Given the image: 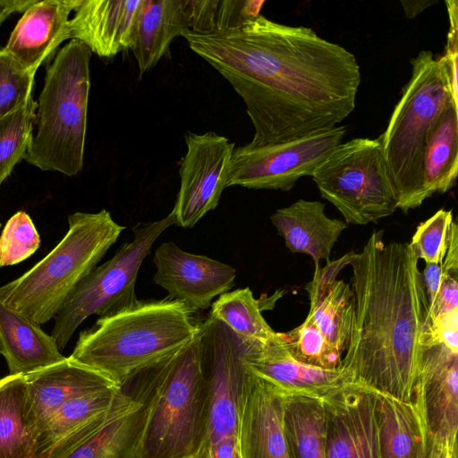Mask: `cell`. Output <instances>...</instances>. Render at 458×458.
<instances>
[{
  "label": "cell",
  "mask_w": 458,
  "mask_h": 458,
  "mask_svg": "<svg viewBox=\"0 0 458 458\" xmlns=\"http://www.w3.org/2000/svg\"><path fill=\"white\" fill-rule=\"evenodd\" d=\"M40 237L29 214L18 211L6 222L0 235V267L13 266L38 249Z\"/></svg>",
  "instance_id": "836d02e7"
},
{
  "label": "cell",
  "mask_w": 458,
  "mask_h": 458,
  "mask_svg": "<svg viewBox=\"0 0 458 458\" xmlns=\"http://www.w3.org/2000/svg\"><path fill=\"white\" fill-rule=\"evenodd\" d=\"M436 1L428 0H402L401 4L403 8L405 16L409 19H412L421 13L428 7L436 4Z\"/></svg>",
  "instance_id": "ee69618b"
},
{
  "label": "cell",
  "mask_w": 458,
  "mask_h": 458,
  "mask_svg": "<svg viewBox=\"0 0 458 458\" xmlns=\"http://www.w3.org/2000/svg\"><path fill=\"white\" fill-rule=\"evenodd\" d=\"M0 354H1V347H0Z\"/></svg>",
  "instance_id": "7dc6e473"
},
{
  "label": "cell",
  "mask_w": 458,
  "mask_h": 458,
  "mask_svg": "<svg viewBox=\"0 0 458 458\" xmlns=\"http://www.w3.org/2000/svg\"><path fill=\"white\" fill-rule=\"evenodd\" d=\"M131 397L132 391L123 386L67 402L38 433L37 458H64L95 434Z\"/></svg>",
  "instance_id": "ac0fdd59"
},
{
  "label": "cell",
  "mask_w": 458,
  "mask_h": 458,
  "mask_svg": "<svg viewBox=\"0 0 458 458\" xmlns=\"http://www.w3.org/2000/svg\"><path fill=\"white\" fill-rule=\"evenodd\" d=\"M24 375L0 378V458H37Z\"/></svg>",
  "instance_id": "83f0119b"
},
{
  "label": "cell",
  "mask_w": 458,
  "mask_h": 458,
  "mask_svg": "<svg viewBox=\"0 0 458 458\" xmlns=\"http://www.w3.org/2000/svg\"><path fill=\"white\" fill-rule=\"evenodd\" d=\"M346 131L338 125L287 141L234 148L227 187L288 191L299 179L313 174Z\"/></svg>",
  "instance_id": "8fae6325"
},
{
  "label": "cell",
  "mask_w": 458,
  "mask_h": 458,
  "mask_svg": "<svg viewBox=\"0 0 458 458\" xmlns=\"http://www.w3.org/2000/svg\"><path fill=\"white\" fill-rule=\"evenodd\" d=\"M427 458H457V445L428 436Z\"/></svg>",
  "instance_id": "7bdbcfd3"
},
{
  "label": "cell",
  "mask_w": 458,
  "mask_h": 458,
  "mask_svg": "<svg viewBox=\"0 0 458 458\" xmlns=\"http://www.w3.org/2000/svg\"><path fill=\"white\" fill-rule=\"evenodd\" d=\"M309 313L327 343L340 353L346 350L354 310L351 285L336 279L333 284L310 301Z\"/></svg>",
  "instance_id": "4dcf8cb0"
},
{
  "label": "cell",
  "mask_w": 458,
  "mask_h": 458,
  "mask_svg": "<svg viewBox=\"0 0 458 458\" xmlns=\"http://www.w3.org/2000/svg\"><path fill=\"white\" fill-rule=\"evenodd\" d=\"M355 254L356 252L352 250L337 259L327 261L324 267H315L312 279L305 285L309 299H315L328 289L337 279L341 270L352 264Z\"/></svg>",
  "instance_id": "f35d334b"
},
{
  "label": "cell",
  "mask_w": 458,
  "mask_h": 458,
  "mask_svg": "<svg viewBox=\"0 0 458 458\" xmlns=\"http://www.w3.org/2000/svg\"><path fill=\"white\" fill-rule=\"evenodd\" d=\"M187 32L184 0H142L129 47L140 77L164 57L176 37Z\"/></svg>",
  "instance_id": "cb8c5ba5"
},
{
  "label": "cell",
  "mask_w": 458,
  "mask_h": 458,
  "mask_svg": "<svg viewBox=\"0 0 458 458\" xmlns=\"http://www.w3.org/2000/svg\"><path fill=\"white\" fill-rule=\"evenodd\" d=\"M182 302L144 300L81 331L71 360L123 387L144 369L171 355L199 331L201 322Z\"/></svg>",
  "instance_id": "3957f363"
},
{
  "label": "cell",
  "mask_w": 458,
  "mask_h": 458,
  "mask_svg": "<svg viewBox=\"0 0 458 458\" xmlns=\"http://www.w3.org/2000/svg\"><path fill=\"white\" fill-rule=\"evenodd\" d=\"M350 266L354 310L340 369L352 385L411 402L430 322L419 259L408 242L374 231Z\"/></svg>",
  "instance_id": "7a4b0ae2"
},
{
  "label": "cell",
  "mask_w": 458,
  "mask_h": 458,
  "mask_svg": "<svg viewBox=\"0 0 458 458\" xmlns=\"http://www.w3.org/2000/svg\"><path fill=\"white\" fill-rule=\"evenodd\" d=\"M183 38L245 104L256 147L332 129L354 110L355 55L312 29L259 15L235 30Z\"/></svg>",
  "instance_id": "6da1fadb"
},
{
  "label": "cell",
  "mask_w": 458,
  "mask_h": 458,
  "mask_svg": "<svg viewBox=\"0 0 458 458\" xmlns=\"http://www.w3.org/2000/svg\"><path fill=\"white\" fill-rule=\"evenodd\" d=\"M281 334L287 351L296 360L324 369L340 368L343 354L327 343L310 313L301 325Z\"/></svg>",
  "instance_id": "d6a6232c"
},
{
  "label": "cell",
  "mask_w": 458,
  "mask_h": 458,
  "mask_svg": "<svg viewBox=\"0 0 458 458\" xmlns=\"http://www.w3.org/2000/svg\"><path fill=\"white\" fill-rule=\"evenodd\" d=\"M35 74L24 70L3 48L0 50V117L33 99Z\"/></svg>",
  "instance_id": "d590c367"
},
{
  "label": "cell",
  "mask_w": 458,
  "mask_h": 458,
  "mask_svg": "<svg viewBox=\"0 0 458 458\" xmlns=\"http://www.w3.org/2000/svg\"><path fill=\"white\" fill-rule=\"evenodd\" d=\"M453 221L452 210L441 208L417 226L409 244L418 259H423L425 264H442Z\"/></svg>",
  "instance_id": "e575fe53"
},
{
  "label": "cell",
  "mask_w": 458,
  "mask_h": 458,
  "mask_svg": "<svg viewBox=\"0 0 458 458\" xmlns=\"http://www.w3.org/2000/svg\"><path fill=\"white\" fill-rule=\"evenodd\" d=\"M157 267L153 281L167 292V297L182 302L190 310H206L212 300L234 286V267L204 255L180 249L173 242L156 250Z\"/></svg>",
  "instance_id": "5bb4252c"
},
{
  "label": "cell",
  "mask_w": 458,
  "mask_h": 458,
  "mask_svg": "<svg viewBox=\"0 0 458 458\" xmlns=\"http://www.w3.org/2000/svg\"><path fill=\"white\" fill-rule=\"evenodd\" d=\"M284 424L292 458H327L322 401L284 397Z\"/></svg>",
  "instance_id": "f1b7e54d"
},
{
  "label": "cell",
  "mask_w": 458,
  "mask_h": 458,
  "mask_svg": "<svg viewBox=\"0 0 458 458\" xmlns=\"http://www.w3.org/2000/svg\"><path fill=\"white\" fill-rule=\"evenodd\" d=\"M200 338L209 400L208 445L225 436H237L245 346L225 324L210 314L200 324Z\"/></svg>",
  "instance_id": "4fadbf2b"
},
{
  "label": "cell",
  "mask_w": 458,
  "mask_h": 458,
  "mask_svg": "<svg viewBox=\"0 0 458 458\" xmlns=\"http://www.w3.org/2000/svg\"><path fill=\"white\" fill-rule=\"evenodd\" d=\"M33 99L0 117V187L29 150L36 118Z\"/></svg>",
  "instance_id": "1f68e13d"
},
{
  "label": "cell",
  "mask_w": 458,
  "mask_h": 458,
  "mask_svg": "<svg viewBox=\"0 0 458 458\" xmlns=\"http://www.w3.org/2000/svg\"><path fill=\"white\" fill-rule=\"evenodd\" d=\"M132 397L64 458H140V444L156 384L155 365L139 373Z\"/></svg>",
  "instance_id": "d6986e66"
},
{
  "label": "cell",
  "mask_w": 458,
  "mask_h": 458,
  "mask_svg": "<svg viewBox=\"0 0 458 458\" xmlns=\"http://www.w3.org/2000/svg\"><path fill=\"white\" fill-rule=\"evenodd\" d=\"M155 368L140 458H197L206 450L209 420L200 329Z\"/></svg>",
  "instance_id": "277c9868"
},
{
  "label": "cell",
  "mask_w": 458,
  "mask_h": 458,
  "mask_svg": "<svg viewBox=\"0 0 458 458\" xmlns=\"http://www.w3.org/2000/svg\"><path fill=\"white\" fill-rule=\"evenodd\" d=\"M0 347L9 375H27L64 360L54 338L40 325L0 301Z\"/></svg>",
  "instance_id": "d4e9b609"
},
{
  "label": "cell",
  "mask_w": 458,
  "mask_h": 458,
  "mask_svg": "<svg viewBox=\"0 0 458 458\" xmlns=\"http://www.w3.org/2000/svg\"><path fill=\"white\" fill-rule=\"evenodd\" d=\"M263 0H215L214 32H225L242 27L260 15Z\"/></svg>",
  "instance_id": "8d00e7d4"
},
{
  "label": "cell",
  "mask_w": 458,
  "mask_h": 458,
  "mask_svg": "<svg viewBox=\"0 0 458 458\" xmlns=\"http://www.w3.org/2000/svg\"><path fill=\"white\" fill-rule=\"evenodd\" d=\"M458 173V106L449 104L427 136L422 170V199L445 193Z\"/></svg>",
  "instance_id": "4316f807"
},
{
  "label": "cell",
  "mask_w": 458,
  "mask_h": 458,
  "mask_svg": "<svg viewBox=\"0 0 458 458\" xmlns=\"http://www.w3.org/2000/svg\"><path fill=\"white\" fill-rule=\"evenodd\" d=\"M197 458H207V457H206V450H205V452H204L201 455H199V457H197Z\"/></svg>",
  "instance_id": "bcb514c9"
},
{
  "label": "cell",
  "mask_w": 458,
  "mask_h": 458,
  "mask_svg": "<svg viewBox=\"0 0 458 458\" xmlns=\"http://www.w3.org/2000/svg\"><path fill=\"white\" fill-rule=\"evenodd\" d=\"M24 377L30 413L37 437L67 402L118 386L100 373L69 357Z\"/></svg>",
  "instance_id": "44dd1931"
},
{
  "label": "cell",
  "mask_w": 458,
  "mask_h": 458,
  "mask_svg": "<svg viewBox=\"0 0 458 458\" xmlns=\"http://www.w3.org/2000/svg\"><path fill=\"white\" fill-rule=\"evenodd\" d=\"M186 154L180 163V189L172 209L175 225L193 227L215 209L227 188L234 143L215 131H186Z\"/></svg>",
  "instance_id": "7c38bea8"
},
{
  "label": "cell",
  "mask_w": 458,
  "mask_h": 458,
  "mask_svg": "<svg viewBox=\"0 0 458 458\" xmlns=\"http://www.w3.org/2000/svg\"><path fill=\"white\" fill-rule=\"evenodd\" d=\"M322 402L327 458H381L373 390L350 385Z\"/></svg>",
  "instance_id": "9a60e30c"
},
{
  "label": "cell",
  "mask_w": 458,
  "mask_h": 458,
  "mask_svg": "<svg viewBox=\"0 0 458 458\" xmlns=\"http://www.w3.org/2000/svg\"><path fill=\"white\" fill-rule=\"evenodd\" d=\"M209 314L225 324L247 349H258L278 335L265 320L249 287L221 294L212 302Z\"/></svg>",
  "instance_id": "f546056e"
},
{
  "label": "cell",
  "mask_w": 458,
  "mask_h": 458,
  "mask_svg": "<svg viewBox=\"0 0 458 458\" xmlns=\"http://www.w3.org/2000/svg\"><path fill=\"white\" fill-rule=\"evenodd\" d=\"M311 177L321 197L338 209L346 225L376 223L397 209L379 138L340 143Z\"/></svg>",
  "instance_id": "9c48e42d"
},
{
  "label": "cell",
  "mask_w": 458,
  "mask_h": 458,
  "mask_svg": "<svg viewBox=\"0 0 458 458\" xmlns=\"http://www.w3.org/2000/svg\"><path fill=\"white\" fill-rule=\"evenodd\" d=\"M175 223L172 210L162 219L137 224L132 228L133 240L123 243L113 258L96 267L76 285L54 318L51 335L60 351L89 316L109 317L136 304L140 267L158 236Z\"/></svg>",
  "instance_id": "ba28073f"
},
{
  "label": "cell",
  "mask_w": 458,
  "mask_h": 458,
  "mask_svg": "<svg viewBox=\"0 0 458 458\" xmlns=\"http://www.w3.org/2000/svg\"><path fill=\"white\" fill-rule=\"evenodd\" d=\"M142 0H81L69 21L70 39L113 58L130 47Z\"/></svg>",
  "instance_id": "7402d4cb"
},
{
  "label": "cell",
  "mask_w": 458,
  "mask_h": 458,
  "mask_svg": "<svg viewBox=\"0 0 458 458\" xmlns=\"http://www.w3.org/2000/svg\"><path fill=\"white\" fill-rule=\"evenodd\" d=\"M449 18V30L445 46V54L439 57L447 74L453 100L458 105V2L445 1Z\"/></svg>",
  "instance_id": "74e56055"
},
{
  "label": "cell",
  "mask_w": 458,
  "mask_h": 458,
  "mask_svg": "<svg viewBox=\"0 0 458 458\" xmlns=\"http://www.w3.org/2000/svg\"><path fill=\"white\" fill-rule=\"evenodd\" d=\"M244 368L267 382L283 397L301 396L320 401L352 385L342 369H324L296 360L287 351L282 334L258 349H247L242 356Z\"/></svg>",
  "instance_id": "e0dca14e"
},
{
  "label": "cell",
  "mask_w": 458,
  "mask_h": 458,
  "mask_svg": "<svg viewBox=\"0 0 458 458\" xmlns=\"http://www.w3.org/2000/svg\"><path fill=\"white\" fill-rule=\"evenodd\" d=\"M427 449H428V435L423 439L418 457L417 458H427Z\"/></svg>",
  "instance_id": "f6af8a7d"
},
{
  "label": "cell",
  "mask_w": 458,
  "mask_h": 458,
  "mask_svg": "<svg viewBox=\"0 0 458 458\" xmlns=\"http://www.w3.org/2000/svg\"><path fill=\"white\" fill-rule=\"evenodd\" d=\"M439 290L433 307L428 310L430 320L458 311V270L441 267Z\"/></svg>",
  "instance_id": "ab89813d"
},
{
  "label": "cell",
  "mask_w": 458,
  "mask_h": 458,
  "mask_svg": "<svg viewBox=\"0 0 458 458\" xmlns=\"http://www.w3.org/2000/svg\"><path fill=\"white\" fill-rule=\"evenodd\" d=\"M414 393L421 403L428 436L457 445V315L430 321L423 333Z\"/></svg>",
  "instance_id": "30bf717a"
},
{
  "label": "cell",
  "mask_w": 458,
  "mask_h": 458,
  "mask_svg": "<svg viewBox=\"0 0 458 458\" xmlns=\"http://www.w3.org/2000/svg\"><path fill=\"white\" fill-rule=\"evenodd\" d=\"M60 242L20 277L0 287V301L43 325L53 319L76 287L118 240L124 226L106 209L75 212Z\"/></svg>",
  "instance_id": "5b68a950"
},
{
  "label": "cell",
  "mask_w": 458,
  "mask_h": 458,
  "mask_svg": "<svg viewBox=\"0 0 458 458\" xmlns=\"http://www.w3.org/2000/svg\"><path fill=\"white\" fill-rule=\"evenodd\" d=\"M207 458H242L237 436H225L208 443Z\"/></svg>",
  "instance_id": "60d3db41"
},
{
  "label": "cell",
  "mask_w": 458,
  "mask_h": 458,
  "mask_svg": "<svg viewBox=\"0 0 458 458\" xmlns=\"http://www.w3.org/2000/svg\"><path fill=\"white\" fill-rule=\"evenodd\" d=\"M375 396L381 458H417L428 435L420 397L414 393L412 401L403 402Z\"/></svg>",
  "instance_id": "484cf974"
},
{
  "label": "cell",
  "mask_w": 458,
  "mask_h": 458,
  "mask_svg": "<svg viewBox=\"0 0 458 458\" xmlns=\"http://www.w3.org/2000/svg\"><path fill=\"white\" fill-rule=\"evenodd\" d=\"M270 220L287 249L309 255L315 267L322 259L329 260L335 244L347 228L344 221L326 215L322 202L302 199L277 209Z\"/></svg>",
  "instance_id": "603a6c76"
},
{
  "label": "cell",
  "mask_w": 458,
  "mask_h": 458,
  "mask_svg": "<svg viewBox=\"0 0 458 458\" xmlns=\"http://www.w3.org/2000/svg\"><path fill=\"white\" fill-rule=\"evenodd\" d=\"M237 438L242 458H292L284 424V397L246 369L239 397Z\"/></svg>",
  "instance_id": "2e32d148"
},
{
  "label": "cell",
  "mask_w": 458,
  "mask_h": 458,
  "mask_svg": "<svg viewBox=\"0 0 458 458\" xmlns=\"http://www.w3.org/2000/svg\"><path fill=\"white\" fill-rule=\"evenodd\" d=\"M411 76L378 137L397 199L408 212L422 205V170L429 130L453 100L445 70L429 50L411 60Z\"/></svg>",
  "instance_id": "52a82bcc"
},
{
  "label": "cell",
  "mask_w": 458,
  "mask_h": 458,
  "mask_svg": "<svg viewBox=\"0 0 458 458\" xmlns=\"http://www.w3.org/2000/svg\"><path fill=\"white\" fill-rule=\"evenodd\" d=\"M1 225H2V224H1V222H0V227H1Z\"/></svg>",
  "instance_id": "c3c4849f"
},
{
  "label": "cell",
  "mask_w": 458,
  "mask_h": 458,
  "mask_svg": "<svg viewBox=\"0 0 458 458\" xmlns=\"http://www.w3.org/2000/svg\"><path fill=\"white\" fill-rule=\"evenodd\" d=\"M90 50L72 39L48 66L36 107V133L24 159L42 171L76 175L83 167Z\"/></svg>",
  "instance_id": "8992f818"
},
{
  "label": "cell",
  "mask_w": 458,
  "mask_h": 458,
  "mask_svg": "<svg viewBox=\"0 0 458 458\" xmlns=\"http://www.w3.org/2000/svg\"><path fill=\"white\" fill-rule=\"evenodd\" d=\"M81 0H36L13 28L3 48L24 70L36 73L59 45L70 38L69 16Z\"/></svg>",
  "instance_id": "ffe728a7"
},
{
  "label": "cell",
  "mask_w": 458,
  "mask_h": 458,
  "mask_svg": "<svg viewBox=\"0 0 458 458\" xmlns=\"http://www.w3.org/2000/svg\"><path fill=\"white\" fill-rule=\"evenodd\" d=\"M441 265L439 264H425L422 272L425 293L428 303V310L433 307L441 281Z\"/></svg>",
  "instance_id": "b9f144b4"
}]
</instances>
